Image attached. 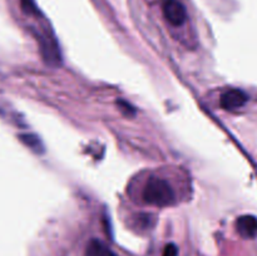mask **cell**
Returning <instances> with one entry per match:
<instances>
[{
	"label": "cell",
	"instance_id": "9c48e42d",
	"mask_svg": "<svg viewBox=\"0 0 257 256\" xmlns=\"http://www.w3.org/2000/svg\"><path fill=\"white\" fill-rule=\"evenodd\" d=\"M162 256H178V248L175 243H168L163 250Z\"/></svg>",
	"mask_w": 257,
	"mask_h": 256
},
{
	"label": "cell",
	"instance_id": "ba28073f",
	"mask_svg": "<svg viewBox=\"0 0 257 256\" xmlns=\"http://www.w3.org/2000/svg\"><path fill=\"white\" fill-rule=\"evenodd\" d=\"M117 103H118V107H119V109L123 110L125 114H127V115H135L136 109L132 107V105L130 104V103L125 102V100H122V99L118 100Z\"/></svg>",
	"mask_w": 257,
	"mask_h": 256
},
{
	"label": "cell",
	"instance_id": "52a82bcc",
	"mask_svg": "<svg viewBox=\"0 0 257 256\" xmlns=\"http://www.w3.org/2000/svg\"><path fill=\"white\" fill-rule=\"evenodd\" d=\"M22 9L27 14H38V8L35 5L34 0H22Z\"/></svg>",
	"mask_w": 257,
	"mask_h": 256
},
{
	"label": "cell",
	"instance_id": "3957f363",
	"mask_svg": "<svg viewBox=\"0 0 257 256\" xmlns=\"http://www.w3.org/2000/svg\"><path fill=\"white\" fill-rule=\"evenodd\" d=\"M248 100V95L241 89H228L221 95V107L226 110H233L245 105Z\"/></svg>",
	"mask_w": 257,
	"mask_h": 256
},
{
	"label": "cell",
	"instance_id": "7a4b0ae2",
	"mask_svg": "<svg viewBox=\"0 0 257 256\" xmlns=\"http://www.w3.org/2000/svg\"><path fill=\"white\" fill-rule=\"evenodd\" d=\"M162 12L170 24L180 27L187 19V12L178 0H162Z\"/></svg>",
	"mask_w": 257,
	"mask_h": 256
},
{
	"label": "cell",
	"instance_id": "8992f818",
	"mask_svg": "<svg viewBox=\"0 0 257 256\" xmlns=\"http://www.w3.org/2000/svg\"><path fill=\"white\" fill-rule=\"evenodd\" d=\"M20 140L25 143L29 148H32L34 152L37 153H43L44 152V145L40 141V138H38L34 135H23L20 136Z\"/></svg>",
	"mask_w": 257,
	"mask_h": 256
},
{
	"label": "cell",
	"instance_id": "6da1fadb",
	"mask_svg": "<svg viewBox=\"0 0 257 256\" xmlns=\"http://www.w3.org/2000/svg\"><path fill=\"white\" fill-rule=\"evenodd\" d=\"M143 200L153 206H168L175 201V192L166 180L160 177H151L143 190Z\"/></svg>",
	"mask_w": 257,
	"mask_h": 256
},
{
	"label": "cell",
	"instance_id": "277c9868",
	"mask_svg": "<svg viewBox=\"0 0 257 256\" xmlns=\"http://www.w3.org/2000/svg\"><path fill=\"white\" fill-rule=\"evenodd\" d=\"M236 230L243 238L257 237V217L253 215H243L236 220Z\"/></svg>",
	"mask_w": 257,
	"mask_h": 256
},
{
	"label": "cell",
	"instance_id": "5b68a950",
	"mask_svg": "<svg viewBox=\"0 0 257 256\" xmlns=\"http://www.w3.org/2000/svg\"><path fill=\"white\" fill-rule=\"evenodd\" d=\"M85 256H117L105 243L99 240H92L87 246Z\"/></svg>",
	"mask_w": 257,
	"mask_h": 256
}]
</instances>
